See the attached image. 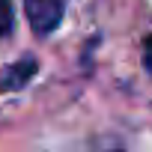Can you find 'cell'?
<instances>
[{"instance_id": "cell-3", "label": "cell", "mask_w": 152, "mask_h": 152, "mask_svg": "<svg viewBox=\"0 0 152 152\" xmlns=\"http://www.w3.org/2000/svg\"><path fill=\"white\" fill-rule=\"evenodd\" d=\"M12 30V3L0 0V36H6Z\"/></svg>"}, {"instance_id": "cell-4", "label": "cell", "mask_w": 152, "mask_h": 152, "mask_svg": "<svg viewBox=\"0 0 152 152\" xmlns=\"http://www.w3.org/2000/svg\"><path fill=\"white\" fill-rule=\"evenodd\" d=\"M143 60H146V69L152 72V33H149L146 42H143Z\"/></svg>"}, {"instance_id": "cell-1", "label": "cell", "mask_w": 152, "mask_h": 152, "mask_svg": "<svg viewBox=\"0 0 152 152\" xmlns=\"http://www.w3.org/2000/svg\"><path fill=\"white\" fill-rule=\"evenodd\" d=\"M24 15L33 33L48 36L63 21V0H24Z\"/></svg>"}, {"instance_id": "cell-2", "label": "cell", "mask_w": 152, "mask_h": 152, "mask_svg": "<svg viewBox=\"0 0 152 152\" xmlns=\"http://www.w3.org/2000/svg\"><path fill=\"white\" fill-rule=\"evenodd\" d=\"M36 72V60H18L9 63L6 69H0V93H9V90H21Z\"/></svg>"}]
</instances>
